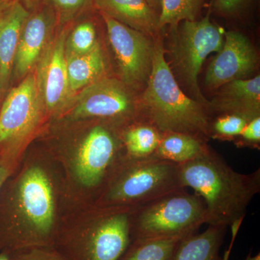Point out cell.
Listing matches in <instances>:
<instances>
[{
    "mask_svg": "<svg viewBox=\"0 0 260 260\" xmlns=\"http://www.w3.org/2000/svg\"><path fill=\"white\" fill-rule=\"evenodd\" d=\"M183 187H189L204 201L207 224L240 225L251 200L260 191V169L241 174L209 146L198 156L179 164Z\"/></svg>",
    "mask_w": 260,
    "mask_h": 260,
    "instance_id": "obj_1",
    "label": "cell"
},
{
    "mask_svg": "<svg viewBox=\"0 0 260 260\" xmlns=\"http://www.w3.org/2000/svg\"><path fill=\"white\" fill-rule=\"evenodd\" d=\"M162 32L153 38L151 71L138 99L142 120L162 134L184 133L206 141L210 138L209 111L181 90L165 58Z\"/></svg>",
    "mask_w": 260,
    "mask_h": 260,
    "instance_id": "obj_2",
    "label": "cell"
},
{
    "mask_svg": "<svg viewBox=\"0 0 260 260\" xmlns=\"http://www.w3.org/2000/svg\"><path fill=\"white\" fill-rule=\"evenodd\" d=\"M207 220L203 199L181 188L130 208L131 242L191 235Z\"/></svg>",
    "mask_w": 260,
    "mask_h": 260,
    "instance_id": "obj_3",
    "label": "cell"
},
{
    "mask_svg": "<svg viewBox=\"0 0 260 260\" xmlns=\"http://www.w3.org/2000/svg\"><path fill=\"white\" fill-rule=\"evenodd\" d=\"M183 187L179 164L156 157L126 156L109 181L103 200L116 208H134Z\"/></svg>",
    "mask_w": 260,
    "mask_h": 260,
    "instance_id": "obj_4",
    "label": "cell"
},
{
    "mask_svg": "<svg viewBox=\"0 0 260 260\" xmlns=\"http://www.w3.org/2000/svg\"><path fill=\"white\" fill-rule=\"evenodd\" d=\"M210 15L211 9L201 20L183 21L177 26L169 28V51L173 68L171 69L194 100L208 109L210 102L200 90L198 76L207 57L222 49L225 32L212 22Z\"/></svg>",
    "mask_w": 260,
    "mask_h": 260,
    "instance_id": "obj_5",
    "label": "cell"
},
{
    "mask_svg": "<svg viewBox=\"0 0 260 260\" xmlns=\"http://www.w3.org/2000/svg\"><path fill=\"white\" fill-rule=\"evenodd\" d=\"M129 208L106 210L84 234L63 241L68 260H119L131 242Z\"/></svg>",
    "mask_w": 260,
    "mask_h": 260,
    "instance_id": "obj_6",
    "label": "cell"
},
{
    "mask_svg": "<svg viewBox=\"0 0 260 260\" xmlns=\"http://www.w3.org/2000/svg\"><path fill=\"white\" fill-rule=\"evenodd\" d=\"M15 197L17 208L26 220L21 249L49 244L54 226V202L47 174L39 167L29 169L19 181Z\"/></svg>",
    "mask_w": 260,
    "mask_h": 260,
    "instance_id": "obj_7",
    "label": "cell"
},
{
    "mask_svg": "<svg viewBox=\"0 0 260 260\" xmlns=\"http://www.w3.org/2000/svg\"><path fill=\"white\" fill-rule=\"evenodd\" d=\"M44 106L36 72L12 89L0 110V149L7 153L36 129Z\"/></svg>",
    "mask_w": 260,
    "mask_h": 260,
    "instance_id": "obj_8",
    "label": "cell"
},
{
    "mask_svg": "<svg viewBox=\"0 0 260 260\" xmlns=\"http://www.w3.org/2000/svg\"><path fill=\"white\" fill-rule=\"evenodd\" d=\"M99 13L107 29L120 80L130 88L145 86L153 61L152 37Z\"/></svg>",
    "mask_w": 260,
    "mask_h": 260,
    "instance_id": "obj_9",
    "label": "cell"
},
{
    "mask_svg": "<svg viewBox=\"0 0 260 260\" xmlns=\"http://www.w3.org/2000/svg\"><path fill=\"white\" fill-rule=\"evenodd\" d=\"M75 119H135L140 116L139 100L130 88L116 78L103 77L78 92L72 99Z\"/></svg>",
    "mask_w": 260,
    "mask_h": 260,
    "instance_id": "obj_10",
    "label": "cell"
},
{
    "mask_svg": "<svg viewBox=\"0 0 260 260\" xmlns=\"http://www.w3.org/2000/svg\"><path fill=\"white\" fill-rule=\"evenodd\" d=\"M210 63L205 83L210 90H218L228 83L248 79L257 68V54L242 32H224L223 47Z\"/></svg>",
    "mask_w": 260,
    "mask_h": 260,
    "instance_id": "obj_11",
    "label": "cell"
},
{
    "mask_svg": "<svg viewBox=\"0 0 260 260\" xmlns=\"http://www.w3.org/2000/svg\"><path fill=\"white\" fill-rule=\"evenodd\" d=\"M68 32L67 29L61 30L49 42L35 71L43 106L48 112H59L69 106L73 99L65 55Z\"/></svg>",
    "mask_w": 260,
    "mask_h": 260,
    "instance_id": "obj_12",
    "label": "cell"
},
{
    "mask_svg": "<svg viewBox=\"0 0 260 260\" xmlns=\"http://www.w3.org/2000/svg\"><path fill=\"white\" fill-rule=\"evenodd\" d=\"M116 139L114 133L103 125L93 126L84 138L77 154L75 173L85 187L102 185L117 165L119 146Z\"/></svg>",
    "mask_w": 260,
    "mask_h": 260,
    "instance_id": "obj_13",
    "label": "cell"
},
{
    "mask_svg": "<svg viewBox=\"0 0 260 260\" xmlns=\"http://www.w3.org/2000/svg\"><path fill=\"white\" fill-rule=\"evenodd\" d=\"M34 8L35 10L30 12L24 23L15 54L13 69L18 78L26 76L40 60L58 20L47 2Z\"/></svg>",
    "mask_w": 260,
    "mask_h": 260,
    "instance_id": "obj_14",
    "label": "cell"
},
{
    "mask_svg": "<svg viewBox=\"0 0 260 260\" xmlns=\"http://www.w3.org/2000/svg\"><path fill=\"white\" fill-rule=\"evenodd\" d=\"M210 102L208 110L220 114H236L251 119L260 116V76L237 80L223 85Z\"/></svg>",
    "mask_w": 260,
    "mask_h": 260,
    "instance_id": "obj_15",
    "label": "cell"
},
{
    "mask_svg": "<svg viewBox=\"0 0 260 260\" xmlns=\"http://www.w3.org/2000/svg\"><path fill=\"white\" fill-rule=\"evenodd\" d=\"M29 13L23 3L14 0L0 16V96L9 86L19 39Z\"/></svg>",
    "mask_w": 260,
    "mask_h": 260,
    "instance_id": "obj_16",
    "label": "cell"
},
{
    "mask_svg": "<svg viewBox=\"0 0 260 260\" xmlns=\"http://www.w3.org/2000/svg\"><path fill=\"white\" fill-rule=\"evenodd\" d=\"M95 9L119 23L154 38L161 31L158 14L145 0H93Z\"/></svg>",
    "mask_w": 260,
    "mask_h": 260,
    "instance_id": "obj_17",
    "label": "cell"
},
{
    "mask_svg": "<svg viewBox=\"0 0 260 260\" xmlns=\"http://www.w3.org/2000/svg\"><path fill=\"white\" fill-rule=\"evenodd\" d=\"M66 61L73 98L90 84L107 76V62L100 44L86 54L66 56Z\"/></svg>",
    "mask_w": 260,
    "mask_h": 260,
    "instance_id": "obj_18",
    "label": "cell"
},
{
    "mask_svg": "<svg viewBox=\"0 0 260 260\" xmlns=\"http://www.w3.org/2000/svg\"><path fill=\"white\" fill-rule=\"evenodd\" d=\"M226 228L208 225L201 234H191L182 239L172 260H223L220 249Z\"/></svg>",
    "mask_w": 260,
    "mask_h": 260,
    "instance_id": "obj_19",
    "label": "cell"
},
{
    "mask_svg": "<svg viewBox=\"0 0 260 260\" xmlns=\"http://www.w3.org/2000/svg\"><path fill=\"white\" fill-rule=\"evenodd\" d=\"M208 147L206 141L193 135L179 133H164L153 155L181 164L198 158Z\"/></svg>",
    "mask_w": 260,
    "mask_h": 260,
    "instance_id": "obj_20",
    "label": "cell"
},
{
    "mask_svg": "<svg viewBox=\"0 0 260 260\" xmlns=\"http://www.w3.org/2000/svg\"><path fill=\"white\" fill-rule=\"evenodd\" d=\"M162 135L150 123L137 121L128 126L121 135L126 156L135 158L152 156L158 148Z\"/></svg>",
    "mask_w": 260,
    "mask_h": 260,
    "instance_id": "obj_21",
    "label": "cell"
},
{
    "mask_svg": "<svg viewBox=\"0 0 260 260\" xmlns=\"http://www.w3.org/2000/svg\"><path fill=\"white\" fill-rule=\"evenodd\" d=\"M186 237L132 241L119 260H172L179 243Z\"/></svg>",
    "mask_w": 260,
    "mask_h": 260,
    "instance_id": "obj_22",
    "label": "cell"
},
{
    "mask_svg": "<svg viewBox=\"0 0 260 260\" xmlns=\"http://www.w3.org/2000/svg\"><path fill=\"white\" fill-rule=\"evenodd\" d=\"M206 0H161L158 15L160 30L175 27L183 21H194L204 7Z\"/></svg>",
    "mask_w": 260,
    "mask_h": 260,
    "instance_id": "obj_23",
    "label": "cell"
},
{
    "mask_svg": "<svg viewBox=\"0 0 260 260\" xmlns=\"http://www.w3.org/2000/svg\"><path fill=\"white\" fill-rule=\"evenodd\" d=\"M96 23L93 19L80 20L67 35L66 56L80 55L93 50L99 44L97 41Z\"/></svg>",
    "mask_w": 260,
    "mask_h": 260,
    "instance_id": "obj_24",
    "label": "cell"
},
{
    "mask_svg": "<svg viewBox=\"0 0 260 260\" xmlns=\"http://www.w3.org/2000/svg\"><path fill=\"white\" fill-rule=\"evenodd\" d=\"M249 121L250 119L239 114H220L215 120L210 121V138L234 140L242 133Z\"/></svg>",
    "mask_w": 260,
    "mask_h": 260,
    "instance_id": "obj_25",
    "label": "cell"
},
{
    "mask_svg": "<svg viewBox=\"0 0 260 260\" xmlns=\"http://www.w3.org/2000/svg\"><path fill=\"white\" fill-rule=\"evenodd\" d=\"M257 3V0H215L213 11L229 20H243L247 18Z\"/></svg>",
    "mask_w": 260,
    "mask_h": 260,
    "instance_id": "obj_26",
    "label": "cell"
},
{
    "mask_svg": "<svg viewBox=\"0 0 260 260\" xmlns=\"http://www.w3.org/2000/svg\"><path fill=\"white\" fill-rule=\"evenodd\" d=\"M55 11L58 20L68 21L89 10L95 9L93 0H45Z\"/></svg>",
    "mask_w": 260,
    "mask_h": 260,
    "instance_id": "obj_27",
    "label": "cell"
},
{
    "mask_svg": "<svg viewBox=\"0 0 260 260\" xmlns=\"http://www.w3.org/2000/svg\"><path fill=\"white\" fill-rule=\"evenodd\" d=\"M13 254H8L11 260H68L62 254L56 251L45 249L43 246L23 249Z\"/></svg>",
    "mask_w": 260,
    "mask_h": 260,
    "instance_id": "obj_28",
    "label": "cell"
},
{
    "mask_svg": "<svg viewBox=\"0 0 260 260\" xmlns=\"http://www.w3.org/2000/svg\"><path fill=\"white\" fill-rule=\"evenodd\" d=\"M238 147H249L259 149L260 144V116L249 121L242 133L235 138Z\"/></svg>",
    "mask_w": 260,
    "mask_h": 260,
    "instance_id": "obj_29",
    "label": "cell"
},
{
    "mask_svg": "<svg viewBox=\"0 0 260 260\" xmlns=\"http://www.w3.org/2000/svg\"><path fill=\"white\" fill-rule=\"evenodd\" d=\"M9 169L3 160H0V190L9 177Z\"/></svg>",
    "mask_w": 260,
    "mask_h": 260,
    "instance_id": "obj_30",
    "label": "cell"
},
{
    "mask_svg": "<svg viewBox=\"0 0 260 260\" xmlns=\"http://www.w3.org/2000/svg\"><path fill=\"white\" fill-rule=\"evenodd\" d=\"M145 1L150 5V8H153L159 15L160 8V2H161V0H145Z\"/></svg>",
    "mask_w": 260,
    "mask_h": 260,
    "instance_id": "obj_31",
    "label": "cell"
},
{
    "mask_svg": "<svg viewBox=\"0 0 260 260\" xmlns=\"http://www.w3.org/2000/svg\"><path fill=\"white\" fill-rule=\"evenodd\" d=\"M20 3H23L27 8H34L36 5L39 4L42 0H18Z\"/></svg>",
    "mask_w": 260,
    "mask_h": 260,
    "instance_id": "obj_32",
    "label": "cell"
},
{
    "mask_svg": "<svg viewBox=\"0 0 260 260\" xmlns=\"http://www.w3.org/2000/svg\"><path fill=\"white\" fill-rule=\"evenodd\" d=\"M14 0H0V16L3 11L6 9L7 7Z\"/></svg>",
    "mask_w": 260,
    "mask_h": 260,
    "instance_id": "obj_33",
    "label": "cell"
},
{
    "mask_svg": "<svg viewBox=\"0 0 260 260\" xmlns=\"http://www.w3.org/2000/svg\"><path fill=\"white\" fill-rule=\"evenodd\" d=\"M231 249H229V252L227 253L225 255V257L223 258V260H228V258H229V252H230ZM245 260H260V255L259 253H258L255 256H251V253H249L248 254L247 257L246 258Z\"/></svg>",
    "mask_w": 260,
    "mask_h": 260,
    "instance_id": "obj_34",
    "label": "cell"
},
{
    "mask_svg": "<svg viewBox=\"0 0 260 260\" xmlns=\"http://www.w3.org/2000/svg\"><path fill=\"white\" fill-rule=\"evenodd\" d=\"M0 260H11L9 257V256L5 252H2L0 251Z\"/></svg>",
    "mask_w": 260,
    "mask_h": 260,
    "instance_id": "obj_35",
    "label": "cell"
}]
</instances>
